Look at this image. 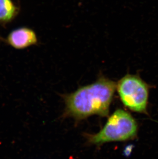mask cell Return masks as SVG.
I'll list each match as a JSON object with an SVG mask.
<instances>
[{"label":"cell","mask_w":158,"mask_h":159,"mask_svg":"<svg viewBox=\"0 0 158 159\" xmlns=\"http://www.w3.org/2000/svg\"><path fill=\"white\" fill-rule=\"evenodd\" d=\"M116 87L114 81L101 77L95 83L81 88L66 98L67 113L78 119L94 114L107 116Z\"/></svg>","instance_id":"6da1fadb"},{"label":"cell","mask_w":158,"mask_h":159,"mask_svg":"<svg viewBox=\"0 0 158 159\" xmlns=\"http://www.w3.org/2000/svg\"><path fill=\"white\" fill-rule=\"evenodd\" d=\"M138 132V125L134 117L126 111L116 110L98 134L90 135V142L101 144L113 141H124L133 139Z\"/></svg>","instance_id":"7a4b0ae2"},{"label":"cell","mask_w":158,"mask_h":159,"mask_svg":"<svg viewBox=\"0 0 158 159\" xmlns=\"http://www.w3.org/2000/svg\"><path fill=\"white\" fill-rule=\"evenodd\" d=\"M121 101L126 107L136 112L146 113L148 86L138 75L127 74L116 84Z\"/></svg>","instance_id":"3957f363"},{"label":"cell","mask_w":158,"mask_h":159,"mask_svg":"<svg viewBox=\"0 0 158 159\" xmlns=\"http://www.w3.org/2000/svg\"><path fill=\"white\" fill-rule=\"evenodd\" d=\"M0 41L15 50H22L37 44L38 38L33 29L21 26L11 31L5 38L0 37Z\"/></svg>","instance_id":"277c9868"},{"label":"cell","mask_w":158,"mask_h":159,"mask_svg":"<svg viewBox=\"0 0 158 159\" xmlns=\"http://www.w3.org/2000/svg\"><path fill=\"white\" fill-rule=\"evenodd\" d=\"M20 8L14 0H0V25L6 27L18 17Z\"/></svg>","instance_id":"5b68a950"}]
</instances>
